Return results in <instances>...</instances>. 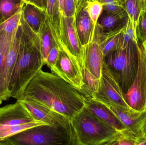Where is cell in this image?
I'll use <instances>...</instances> for the list:
<instances>
[{"instance_id": "6", "label": "cell", "mask_w": 146, "mask_h": 145, "mask_svg": "<svg viewBox=\"0 0 146 145\" xmlns=\"http://www.w3.org/2000/svg\"><path fill=\"white\" fill-rule=\"evenodd\" d=\"M92 99L100 103L129 107L125 100V93L122 90L117 78L104 60L99 87Z\"/></svg>"}, {"instance_id": "12", "label": "cell", "mask_w": 146, "mask_h": 145, "mask_svg": "<svg viewBox=\"0 0 146 145\" xmlns=\"http://www.w3.org/2000/svg\"><path fill=\"white\" fill-rule=\"evenodd\" d=\"M88 0H81L76 7L74 20L79 39L82 46L93 40L95 26L88 11Z\"/></svg>"}, {"instance_id": "17", "label": "cell", "mask_w": 146, "mask_h": 145, "mask_svg": "<svg viewBox=\"0 0 146 145\" xmlns=\"http://www.w3.org/2000/svg\"><path fill=\"white\" fill-rule=\"evenodd\" d=\"M22 16L32 30L38 33L47 19L46 11L29 3H25L23 8Z\"/></svg>"}, {"instance_id": "3", "label": "cell", "mask_w": 146, "mask_h": 145, "mask_svg": "<svg viewBox=\"0 0 146 145\" xmlns=\"http://www.w3.org/2000/svg\"><path fill=\"white\" fill-rule=\"evenodd\" d=\"M74 145H106L119 130L84 107L71 121Z\"/></svg>"}, {"instance_id": "32", "label": "cell", "mask_w": 146, "mask_h": 145, "mask_svg": "<svg viewBox=\"0 0 146 145\" xmlns=\"http://www.w3.org/2000/svg\"><path fill=\"white\" fill-rule=\"evenodd\" d=\"M59 51L60 49L58 45L54 46L50 51L44 65H46L49 68L54 65L58 58Z\"/></svg>"}, {"instance_id": "24", "label": "cell", "mask_w": 146, "mask_h": 145, "mask_svg": "<svg viewBox=\"0 0 146 145\" xmlns=\"http://www.w3.org/2000/svg\"><path fill=\"white\" fill-rule=\"evenodd\" d=\"M136 136L127 128L117 131L106 145H135Z\"/></svg>"}, {"instance_id": "41", "label": "cell", "mask_w": 146, "mask_h": 145, "mask_svg": "<svg viewBox=\"0 0 146 145\" xmlns=\"http://www.w3.org/2000/svg\"><path fill=\"white\" fill-rule=\"evenodd\" d=\"M144 132H145V135H146V123L145 127V129H144Z\"/></svg>"}, {"instance_id": "10", "label": "cell", "mask_w": 146, "mask_h": 145, "mask_svg": "<svg viewBox=\"0 0 146 145\" xmlns=\"http://www.w3.org/2000/svg\"><path fill=\"white\" fill-rule=\"evenodd\" d=\"M102 104L105 105L136 137L145 135L146 111H138L130 107H123L110 103Z\"/></svg>"}, {"instance_id": "20", "label": "cell", "mask_w": 146, "mask_h": 145, "mask_svg": "<svg viewBox=\"0 0 146 145\" xmlns=\"http://www.w3.org/2000/svg\"><path fill=\"white\" fill-rule=\"evenodd\" d=\"M123 27L112 33L99 36L94 34V37L98 41L104 57L116 50L120 47Z\"/></svg>"}, {"instance_id": "38", "label": "cell", "mask_w": 146, "mask_h": 145, "mask_svg": "<svg viewBox=\"0 0 146 145\" xmlns=\"http://www.w3.org/2000/svg\"><path fill=\"white\" fill-rule=\"evenodd\" d=\"M142 45H143V47H144V49H145V51L146 53V39L142 43Z\"/></svg>"}, {"instance_id": "25", "label": "cell", "mask_w": 146, "mask_h": 145, "mask_svg": "<svg viewBox=\"0 0 146 145\" xmlns=\"http://www.w3.org/2000/svg\"><path fill=\"white\" fill-rule=\"evenodd\" d=\"M23 9L0 24V32L14 36L21 25Z\"/></svg>"}, {"instance_id": "33", "label": "cell", "mask_w": 146, "mask_h": 145, "mask_svg": "<svg viewBox=\"0 0 146 145\" xmlns=\"http://www.w3.org/2000/svg\"><path fill=\"white\" fill-rule=\"evenodd\" d=\"M26 3H29L35 5L42 10L45 11L42 3V0H24Z\"/></svg>"}, {"instance_id": "26", "label": "cell", "mask_w": 146, "mask_h": 145, "mask_svg": "<svg viewBox=\"0 0 146 145\" xmlns=\"http://www.w3.org/2000/svg\"><path fill=\"white\" fill-rule=\"evenodd\" d=\"M15 35H10L4 32H0V77L3 71L6 58Z\"/></svg>"}, {"instance_id": "9", "label": "cell", "mask_w": 146, "mask_h": 145, "mask_svg": "<svg viewBox=\"0 0 146 145\" xmlns=\"http://www.w3.org/2000/svg\"><path fill=\"white\" fill-rule=\"evenodd\" d=\"M139 65L136 77L131 87L125 94L127 104L132 109L146 111V79L139 44L138 46Z\"/></svg>"}, {"instance_id": "4", "label": "cell", "mask_w": 146, "mask_h": 145, "mask_svg": "<svg viewBox=\"0 0 146 145\" xmlns=\"http://www.w3.org/2000/svg\"><path fill=\"white\" fill-rule=\"evenodd\" d=\"M138 43L132 42L104 57V62L117 78L122 90L126 93L132 85L138 72Z\"/></svg>"}, {"instance_id": "23", "label": "cell", "mask_w": 146, "mask_h": 145, "mask_svg": "<svg viewBox=\"0 0 146 145\" xmlns=\"http://www.w3.org/2000/svg\"><path fill=\"white\" fill-rule=\"evenodd\" d=\"M45 124H48L44 122L36 120L31 122L20 125L9 127H0V141L4 140L30 128Z\"/></svg>"}, {"instance_id": "14", "label": "cell", "mask_w": 146, "mask_h": 145, "mask_svg": "<svg viewBox=\"0 0 146 145\" xmlns=\"http://www.w3.org/2000/svg\"><path fill=\"white\" fill-rule=\"evenodd\" d=\"M104 60V54L98 41L94 37L92 42L83 46L82 68L100 80Z\"/></svg>"}, {"instance_id": "35", "label": "cell", "mask_w": 146, "mask_h": 145, "mask_svg": "<svg viewBox=\"0 0 146 145\" xmlns=\"http://www.w3.org/2000/svg\"><path fill=\"white\" fill-rule=\"evenodd\" d=\"M135 145H146V135H142L139 137H136Z\"/></svg>"}, {"instance_id": "31", "label": "cell", "mask_w": 146, "mask_h": 145, "mask_svg": "<svg viewBox=\"0 0 146 145\" xmlns=\"http://www.w3.org/2000/svg\"><path fill=\"white\" fill-rule=\"evenodd\" d=\"M75 10L76 5L74 0H64L62 14L66 17H74Z\"/></svg>"}, {"instance_id": "16", "label": "cell", "mask_w": 146, "mask_h": 145, "mask_svg": "<svg viewBox=\"0 0 146 145\" xmlns=\"http://www.w3.org/2000/svg\"><path fill=\"white\" fill-rule=\"evenodd\" d=\"M85 108L117 130L127 128L105 105L97 100L92 98L87 99Z\"/></svg>"}, {"instance_id": "5", "label": "cell", "mask_w": 146, "mask_h": 145, "mask_svg": "<svg viewBox=\"0 0 146 145\" xmlns=\"http://www.w3.org/2000/svg\"><path fill=\"white\" fill-rule=\"evenodd\" d=\"M1 145H71L62 128L49 124L33 127L0 141Z\"/></svg>"}, {"instance_id": "22", "label": "cell", "mask_w": 146, "mask_h": 145, "mask_svg": "<svg viewBox=\"0 0 146 145\" xmlns=\"http://www.w3.org/2000/svg\"><path fill=\"white\" fill-rule=\"evenodd\" d=\"M123 7L128 17L132 21L136 30L139 17L144 8V0H125Z\"/></svg>"}, {"instance_id": "37", "label": "cell", "mask_w": 146, "mask_h": 145, "mask_svg": "<svg viewBox=\"0 0 146 145\" xmlns=\"http://www.w3.org/2000/svg\"><path fill=\"white\" fill-rule=\"evenodd\" d=\"M42 3L43 6L44 8L46 10V6H47V0H42Z\"/></svg>"}, {"instance_id": "2", "label": "cell", "mask_w": 146, "mask_h": 145, "mask_svg": "<svg viewBox=\"0 0 146 145\" xmlns=\"http://www.w3.org/2000/svg\"><path fill=\"white\" fill-rule=\"evenodd\" d=\"M44 65L39 49L22 31L19 55L9 87L11 98L21 100L27 86Z\"/></svg>"}, {"instance_id": "28", "label": "cell", "mask_w": 146, "mask_h": 145, "mask_svg": "<svg viewBox=\"0 0 146 145\" xmlns=\"http://www.w3.org/2000/svg\"><path fill=\"white\" fill-rule=\"evenodd\" d=\"M102 3L103 11L110 14H116L125 10L123 4L119 0H96Z\"/></svg>"}, {"instance_id": "30", "label": "cell", "mask_w": 146, "mask_h": 145, "mask_svg": "<svg viewBox=\"0 0 146 145\" xmlns=\"http://www.w3.org/2000/svg\"><path fill=\"white\" fill-rule=\"evenodd\" d=\"M136 33L139 41L140 40L142 43L146 39V12L144 9L141 13L139 17Z\"/></svg>"}, {"instance_id": "34", "label": "cell", "mask_w": 146, "mask_h": 145, "mask_svg": "<svg viewBox=\"0 0 146 145\" xmlns=\"http://www.w3.org/2000/svg\"><path fill=\"white\" fill-rule=\"evenodd\" d=\"M139 47L140 49L141 52V55H142V59H143L146 79V53L145 49H144L142 44H141V45H139Z\"/></svg>"}, {"instance_id": "11", "label": "cell", "mask_w": 146, "mask_h": 145, "mask_svg": "<svg viewBox=\"0 0 146 145\" xmlns=\"http://www.w3.org/2000/svg\"><path fill=\"white\" fill-rule=\"evenodd\" d=\"M19 101L25 106L36 120L64 129L69 136L71 145H74L72 129L71 122L68 119L61 114L51 111L31 101L25 99Z\"/></svg>"}, {"instance_id": "8", "label": "cell", "mask_w": 146, "mask_h": 145, "mask_svg": "<svg viewBox=\"0 0 146 145\" xmlns=\"http://www.w3.org/2000/svg\"><path fill=\"white\" fill-rule=\"evenodd\" d=\"M60 45L63 50L75 58L81 66L83 46L78 36L74 18L60 14Z\"/></svg>"}, {"instance_id": "15", "label": "cell", "mask_w": 146, "mask_h": 145, "mask_svg": "<svg viewBox=\"0 0 146 145\" xmlns=\"http://www.w3.org/2000/svg\"><path fill=\"white\" fill-rule=\"evenodd\" d=\"M128 18L126 10L116 14H110L103 10L95 26L94 34L99 36L120 30L126 24Z\"/></svg>"}, {"instance_id": "19", "label": "cell", "mask_w": 146, "mask_h": 145, "mask_svg": "<svg viewBox=\"0 0 146 145\" xmlns=\"http://www.w3.org/2000/svg\"><path fill=\"white\" fill-rule=\"evenodd\" d=\"M37 34L39 39V49L44 64L50 51L54 46L57 45L47 18Z\"/></svg>"}, {"instance_id": "1", "label": "cell", "mask_w": 146, "mask_h": 145, "mask_svg": "<svg viewBox=\"0 0 146 145\" xmlns=\"http://www.w3.org/2000/svg\"><path fill=\"white\" fill-rule=\"evenodd\" d=\"M22 99L61 114L70 122L87 101L81 90L55 74L42 70L27 86Z\"/></svg>"}, {"instance_id": "13", "label": "cell", "mask_w": 146, "mask_h": 145, "mask_svg": "<svg viewBox=\"0 0 146 145\" xmlns=\"http://www.w3.org/2000/svg\"><path fill=\"white\" fill-rule=\"evenodd\" d=\"M36 120L19 100L0 107V127L20 125Z\"/></svg>"}, {"instance_id": "40", "label": "cell", "mask_w": 146, "mask_h": 145, "mask_svg": "<svg viewBox=\"0 0 146 145\" xmlns=\"http://www.w3.org/2000/svg\"><path fill=\"white\" fill-rule=\"evenodd\" d=\"M144 10L146 12V2L144 1Z\"/></svg>"}, {"instance_id": "27", "label": "cell", "mask_w": 146, "mask_h": 145, "mask_svg": "<svg viewBox=\"0 0 146 145\" xmlns=\"http://www.w3.org/2000/svg\"><path fill=\"white\" fill-rule=\"evenodd\" d=\"M121 34V41L120 47H125L132 42L139 44L136 30L132 21L129 18H128L126 24L123 27Z\"/></svg>"}, {"instance_id": "36", "label": "cell", "mask_w": 146, "mask_h": 145, "mask_svg": "<svg viewBox=\"0 0 146 145\" xmlns=\"http://www.w3.org/2000/svg\"><path fill=\"white\" fill-rule=\"evenodd\" d=\"M59 4H60V14H63V3L64 0H59Z\"/></svg>"}, {"instance_id": "21", "label": "cell", "mask_w": 146, "mask_h": 145, "mask_svg": "<svg viewBox=\"0 0 146 145\" xmlns=\"http://www.w3.org/2000/svg\"><path fill=\"white\" fill-rule=\"evenodd\" d=\"M24 0H0V24L23 9Z\"/></svg>"}, {"instance_id": "7", "label": "cell", "mask_w": 146, "mask_h": 145, "mask_svg": "<svg viewBox=\"0 0 146 145\" xmlns=\"http://www.w3.org/2000/svg\"><path fill=\"white\" fill-rule=\"evenodd\" d=\"M51 73L65 80L79 90L84 85L81 66L74 57L60 49L56 62L50 68Z\"/></svg>"}, {"instance_id": "39", "label": "cell", "mask_w": 146, "mask_h": 145, "mask_svg": "<svg viewBox=\"0 0 146 145\" xmlns=\"http://www.w3.org/2000/svg\"><path fill=\"white\" fill-rule=\"evenodd\" d=\"M81 0H74L75 3L76 7L78 5L80 1Z\"/></svg>"}, {"instance_id": "29", "label": "cell", "mask_w": 146, "mask_h": 145, "mask_svg": "<svg viewBox=\"0 0 146 145\" xmlns=\"http://www.w3.org/2000/svg\"><path fill=\"white\" fill-rule=\"evenodd\" d=\"M103 10V5L101 3L96 0H88V11L95 26Z\"/></svg>"}, {"instance_id": "43", "label": "cell", "mask_w": 146, "mask_h": 145, "mask_svg": "<svg viewBox=\"0 0 146 145\" xmlns=\"http://www.w3.org/2000/svg\"><path fill=\"white\" fill-rule=\"evenodd\" d=\"M144 1H145L146 2V0H144Z\"/></svg>"}, {"instance_id": "18", "label": "cell", "mask_w": 146, "mask_h": 145, "mask_svg": "<svg viewBox=\"0 0 146 145\" xmlns=\"http://www.w3.org/2000/svg\"><path fill=\"white\" fill-rule=\"evenodd\" d=\"M46 14L56 42L60 45V13L59 0H47Z\"/></svg>"}, {"instance_id": "42", "label": "cell", "mask_w": 146, "mask_h": 145, "mask_svg": "<svg viewBox=\"0 0 146 145\" xmlns=\"http://www.w3.org/2000/svg\"><path fill=\"white\" fill-rule=\"evenodd\" d=\"M119 1H120L122 3H123L124 2V1H125V0H119Z\"/></svg>"}]
</instances>
